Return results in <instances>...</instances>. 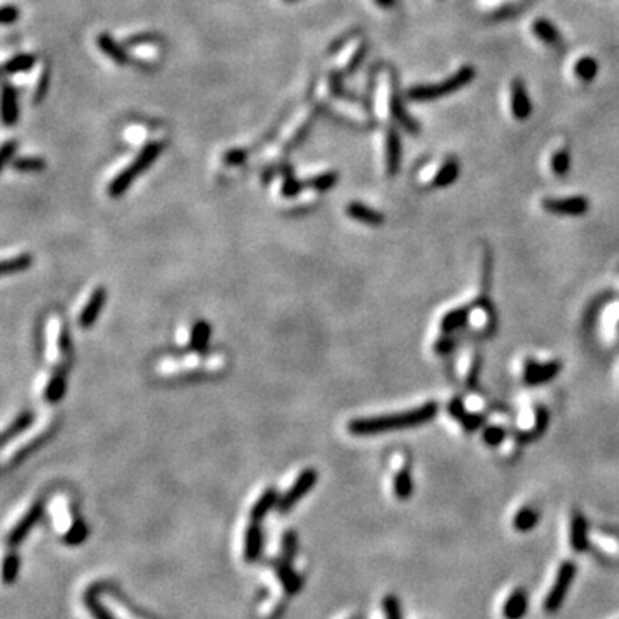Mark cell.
Returning <instances> with one entry per match:
<instances>
[{
    "instance_id": "6da1fadb",
    "label": "cell",
    "mask_w": 619,
    "mask_h": 619,
    "mask_svg": "<svg viewBox=\"0 0 619 619\" xmlns=\"http://www.w3.org/2000/svg\"><path fill=\"white\" fill-rule=\"evenodd\" d=\"M437 415L436 403H425L413 410H406L394 415L370 416V418H356L348 423V430L353 436H375V434L394 432V430H406L430 422Z\"/></svg>"
},
{
    "instance_id": "7a4b0ae2",
    "label": "cell",
    "mask_w": 619,
    "mask_h": 619,
    "mask_svg": "<svg viewBox=\"0 0 619 619\" xmlns=\"http://www.w3.org/2000/svg\"><path fill=\"white\" fill-rule=\"evenodd\" d=\"M160 152H162V143L158 142H152L148 143V145L143 146V150L138 153V157L129 164V167L121 171L119 174L112 179V183L109 184V188H107L109 197L110 198L123 197V194L129 190V186L132 184V181L138 178L139 174H143V172L157 160Z\"/></svg>"
},
{
    "instance_id": "3957f363",
    "label": "cell",
    "mask_w": 619,
    "mask_h": 619,
    "mask_svg": "<svg viewBox=\"0 0 619 619\" xmlns=\"http://www.w3.org/2000/svg\"><path fill=\"white\" fill-rule=\"evenodd\" d=\"M475 77V69L471 66H464L459 69L456 75H452L448 79H444L438 84H420V86H413L408 90V98L415 102H430L437 100V98L445 97L449 93H454V91L461 90L466 84L471 83V79Z\"/></svg>"
},
{
    "instance_id": "277c9868",
    "label": "cell",
    "mask_w": 619,
    "mask_h": 619,
    "mask_svg": "<svg viewBox=\"0 0 619 619\" xmlns=\"http://www.w3.org/2000/svg\"><path fill=\"white\" fill-rule=\"evenodd\" d=\"M574 576H576V565L573 561H563L556 573V580L552 587L549 588L547 595L544 599V611L547 614H554L561 609L563 602L566 600L567 592L573 585Z\"/></svg>"
},
{
    "instance_id": "5b68a950",
    "label": "cell",
    "mask_w": 619,
    "mask_h": 619,
    "mask_svg": "<svg viewBox=\"0 0 619 619\" xmlns=\"http://www.w3.org/2000/svg\"><path fill=\"white\" fill-rule=\"evenodd\" d=\"M316 480H319V471L313 470V468H307L305 471H301L300 477L296 478V482L291 485V489L287 490V492L281 497V500H279L277 506L279 513L282 514L289 513V511L293 510L305 496H307L310 490L315 487Z\"/></svg>"
},
{
    "instance_id": "8992f818",
    "label": "cell",
    "mask_w": 619,
    "mask_h": 619,
    "mask_svg": "<svg viewBox=\"0 0 619 619\" xmlns=\"http://www.w3.org/2000/svg\"><path fill=\"white\" fill-rule=\"evenodd\" d=\"M559 370H561V363L559 361H539L526 358L523 361L521 367V379L528 385H540L552 381L559 374Z\"/></svg>"
},
{
    "instance_id": "52a82bcc",
    "label": "cell",
    "mask_w": 619,
    "mask_h": 619,
    "mask_svg": "<svg viewBox=\"0 0 619 619\" xmlns=\"http://www.w3.org/2000/svg\"><path fill=\"white\" fill-rule=\"evenodd\" d=\"M43 513H45V503H43L42 499L33 503L31 507L26 511V514L17 521V525L14 526V528L10 530L9 535H7V545H9V547H17L20 544H23L26 537H28L29 533H31V530L36 526V523L42 519Z\"/></svg>"
},
{
    "instance_id": "ba28073f",
    "label": "cell",
    "mask_w": 619,
    "mask_h": 619,
    "mask_svg": "<svg viewBox=\"0 0 619 619\" xmlns=\"http://www.w3.org/2000/svg\"><path fill=\"white\" fill-rule=\"evenodd\" d=\"M545 212L556 215L578 217L588 212V200L585 197H567V198H547L542 201Z\"/></svg>"
},
{
    "instance_id": "9c48e42d",
    "label": "cell",
    "mask_w": 619,
    "mask_h": 619,
    "mask_svg": "<svg viewBox=\"0 0 619 619\" xmlns=\"http://www.w3.org/2000/svg\"><path fill=\"white\" fill-rule=\"evenodd\" d=\"M272 567H274L279 583H281L282 590L286 592V595L293 597L296 595V593H300L301 588H303V578H301V574H298L296 571H294L293 563L279 558L275 559V561H272Z\"/></svg>"
},
{
    "instance_id": "30bf717a",
    "label": "cell",
    "mask_w": 619,
    "mask_h": 619,
    "mask_svg": "<svg viewBox=\"0 0 619 619\" xmlns=\"http://www.w3.org/2000/svg\"><path fill=\"white\" fill-rule=\"evenodd\" d=\"M570 547L574 554H583L588 549V525L580 511H573L570 518Z\"/></svg>"
},
{
    "instance_id": "8fae6325",
    "label": "cell",
    "mask_w": 619,
    "mask_h": 619,
    "mask_svg": "<svg viewBox=\"0 0 619 619\" xmlns=\"http://www.w3.org/2000/svg\"><path fill=\"white\" fill-rule=\"evenodd\" d=\"M263 545H265V537L263 530H261L260 523H253L246 528L245 533V545H243V558L246 563H257L260 561L261 554H263Z\"/></svg>"
},
{
    "instance_id": "7c38bea8",
    "label": "cell",
    "mask_w": 619,
    "mask_h": 619,
    "mask_svg": "<svg viewBox=\"0 0 619 619\" xmlns=\"http://www.w3.org/2000/svg\"><path fill=\"white\" fill-rule=\"evenodd\" d=\"M449 415H451L452 418L466 430V432H473V430H477L478 427L482 425V422H484V416L478 415V413L470 411V408L464 406V403L459 399V397H454V399L451 401V404H449Z\"/></svg>"
},
{
    "instance_id": "4fadbf2b",
    "label": "cell",
    "mask_w": 619,
    "mask_h": 619,
    "mask_svg": "<svg viewBox=\"0 0 619 619\" xmlns=\"http://www.w3.org/2000/svg\"><path fill=\"white\" fill-rule=\"evenodd\" d=\"M471 310H473V307H468V305L449 310V312L445 313L441 320L442 337H449L451 334L458 333L459 329H463L466 323H470Z\"/></svg>"
},
{
    "instance_id": "5bb4252c",
    "label": "cell",
    "mask_w": 619,
    "mask_h": 619,
    "mask_svg": "<svg viewBox=\"0 0 619 619\" xmlns=\"http://www.w3.org/2000/svg\"><path fill=\"white\" fill-rule=\"evenodd\" d=\"M105 300H107L105 289H103L102 286L97 287V289L93 291V294L90 296V300H88L86 307L81 310L79 313V326L83 327V329H90V327L97 322L98 315L102 313L103 305H105Z\"/></svg>"
},
{
    "instance_id": "9a60e30c",
    "label": "cell",
    "mask_w": 619,
    "mask_h": 619,
    "mask_svg": "<svg viewBox=\"0 0 619 619\" xmlns=\"http://www.w3.org/2000/svg\"><path fill=\"white\" fill-rule=\"evenodd\" d=\"M528 611V595L525 588H514L510 592L503 604L504 619H523Z\"/></svg>"
},
{
    "instance_id": "2e32d148",
    "label": "cell",
    "mask_w": 619,
    "mask_h": 619,
    "mask_svg": "<svg viewBox=\"0 0 619 619\" xmlns=\"http://www.w3.org/2000/svg\"><path fill=\"white\" fill-rule=\"evenodd\" d=\"M511 110L516 119L523 121L532 114V102L523 81L514 79L511 84Z\"/></svg>"
},
{
    "instance_id": "e0dca14e",
    "label": "cell",
    "mask_w": 619,
    "mask_h": 619,
    "mask_svg": "<svg viewBox=\"0 0 619 619\" xmlns=\"http://www.w3.org/2000/svg\"><path fill=\"white\" fill-rule=\"evenodd\" d=\"M279 500H281V497H279L277 490L275 489L263 490L261 496L257 499V503L253 504L252 511H250V519H252L253 523H261L265 519V516L270 513L275 506H279Z\"/></svg>"
},
{
    "instance_id": "ac0fdd59",
    "label": "cell",
    "mask_w": 619,
    "mask_h": 619,
    "mask_svg": "<svg viewBox=\"0 0 619 619\" xmlns=\"http://www.w3.org/2000/svg\"><path fill=\"white\" fill-rule=\"evenodd\" d=\"M97 45L98 49H100L107 57L112 59L117 66L129 64V54L126 52V49H124L114 36H110L109 33H100V35L97 36Z\"/></svg>"
},
{
    "instance_id": "d6986e66",
    "label": "cell",
    "mask_w": 619,
    "mask_h": 619,
    "mask_svg": "<svg viewBox=\"0 0 619 619\" xmlns=\"http://www.w3.org/2000/svg\"><path fill=\"white\" fill-rule=\"evenodd\" d=\"M20 119V105H17V91L13 84L6 83L2 90V123L6 126H14Z\"/></svg>"
},
{
    "instance_id": "ffe728a7",
    "label": "cell",
    "mask_w": 619,
    "mask_h": 619,
    "mask_svg": "<svg viewBox=\"0 0 619 619\" xmlns=\"http://www.w3.org/2000/svg\"><path fill=\"white\" fill-rule=\"evenodd\" d=\"M385 169L389 176H396L401 169V139L394 129H389V131H387Z\"/></svg>"
},
{
    "instance_id": "44dd1931",
    "label": "cell",
    "mask_w": 619,
    "mask_h": 619,
    "mask_svg": "<svg viewBox=\"0 0 619 619\" xmlns=\"http://www.w3.org/2000/svg\"><path fill=\"white\" fill-rule=\"evenodd\" d=\"M346 213H348L351 219L358 220L361 224H367V226H382L384 224V215L381 212H377L372 206L360 204V201H351L346 206Z\"/></svg>"
},
{
    "instance_id": "7402d4cb",
    "label": "cell",
    "mask_w": 619,
    "mask_h": 619,
    "mask_svg": "<svg viewBox=\"0 0 619 619\" xmlns=\"http://www.w3.org/2000/svg\"><path fill=\"white\" fill-rule=\"evenodd\" d=\"M415 484H413L411 471L408 464L401 463L399 468H396V473L392 478V492L397 500H408L411 497Z\"/></svg>"
},
{
    "instance_id": "603a6c76",
    "label": "cell",
    "mask_w": 619,
    "mask_h": 619,
    "mask_svg": "<svg viewBox=\"0 0 619 619\" xmlns=\"http://www.w3.org/2000/svg\"><path fill=\"white\" fill-rule=\"evenodd\" d=\"M539 519L540 514L535 507L521 506L513 516V528L519 533L532 532V530L539 525Z\"/></svg>"
},
{
    "instance_id": "cb8c5ba5",
    "label": "cell",
    "mask_w": 619,
    "mask_h": 619,
    "mask_svg": "<svg viewBox=\"0 0 619 619\" xmlns=\"http://www.w3.org/2000/svg\"><path fill=\"white\" fill-rule=\"evenodd\" d=\"M458 174H459V162L452 157L445 158V160L442 162L441 167H438V171L436 172V176H434L432 184L436 188H445L458 179Z\"/></svg>"
},
{
    "instance_id": "d4e9b609",
    "label": "cell",
    "mask_w": 619,
    "mask_h": 619,
    "mask_svg": "<svg viewBox=\"0 0 619 619\" xmlns=\"http://www.w3.org/2000/svg\"><path fill=\"white\" fill-rule=\"evenodd\" d=\"M210 335H212V327H210L208 322L205 320H198L197 323L193 326V330H191V349L194 353H204L208 348V342H210Z\"/></svg>"
},
{
    "instance_id": "484cf974",
    "label": "cell",
    "mask_w": 619,
    "mask_h": 619,
    "mask_svg": "<svg viewBox=\"0 0 619 619\" xmlns=\"http://www.w3.org/2000/svg\"><path fill=\"white\" fill-rule=\"evenodd\" d=\"M532 29H533V33H535V36H539L545 45L559 47L563 43L561 33L556 29L554 24L549 23V21H545V20L535 21V23L532 24Z\"/></svg>"
},
{
    "instance_id": "4316f807",
    "label": "cell",
    "mask_w": 619,
    "mask_h": 619,
    "mask_svg": "<svg viewBox=\"0 0 619 619\" xmlns=\"http://www.w3.org/2000/svg\"><path fill=\"white\" fill-rule=\"evenodd\" d=\"M390 114H392L394 119L406 129V131L418 132V124H416V121L411 119V117L406 114L397 91H392V95H390Z\"/></svg>"
},
{
    "instance_id": "83f0119b",
    "label": "cell",
    "mask_w": 619,
    "mask_h": 619,
    "mask_svg": "<svg viewBox=\"0 0 619 619\" xmlns=\"http://www.w3.org/2000/svg\"><path fill=\"white\" fill-rule=\"evenodd\" d=\"M36 55L35 54H20L16 57L9 59V61L3 64V72L6 75H21V72L31 71L36 66Z\"/></svg>"
},
{
    "instance_id": "f1b7e54d",
    "label": "cell",
    "mask_w": 619,
    "mask_h": 619,
    "mask_svg": "<svg viewBox=\"0 0 619 619\" xmlns=\"http://www.w3.org/2000/svg\"><path fill=\"white\" fill-rule=\"evenodd\" d=\"M100 585H93L91 588H88V592L84 593V604H86V609L90 611V614L93 619H116L109 611L103 607V604L98 600V592H100Z\"/></svg>"
},
{
    "instance_id": "f546056e",
    "label": "cell",
    "mask_w": 619,
    "mask_h": 619,
    "mask_svg": "<svg viewBox=\"0 0 619 619\" xmlns=\"http://www.w3.org/2000/svg\"><path fill=\"white\" fill-rule=\"evenodd\" d=\"M88 533H90V530H88V525L84 523V519H75L72 525L69 526L68 532L64 533L62 540H64V544L69 545V547H77V545H81L83 542H86Z\"/></svg>"
},
{
    "instance_id": "4dcf8cb0",
    "label": "cell",
    "mask_w": 619,
    "mask_h": 619,
    "mask_svg": "<svg viewBox=\"0 0 619 619\" xmlns=\"http://www.w3.org/2000/svg\"><path fill=\"white\" fill-rule=\"evenodd\" d=\"M33 422H35V415H33L31 411H23V413H21V415L17 416V418L14 420V422L10 423L9 427H7L6 432L2 434V442H3V444H6V442H9L13 437H16V436H20V434H23L24 430H28L29 427L33 425Z\"/></svg>"
},
{
    "instance_id": "1f68e13d",
    "label": "cell",
    "mask_w": 619,
    "mask_h": 619,
    "mask_svg": "<svg viewBox=\"0 0 619 619\" xmlns=\"http://www.w3.org/2000/svg\"><path fill=\"white\" fill-rule=\"evenodd\" d=\"M478 368H480V355L471 351L463 356L461 363H459V370H461V377L466 384H475L478 375Z\"/></svg>"
},
{
    "instance_id": "d6a6232c",
    "label": "cell",
    "mask_w": 619,
    "mask_h": 619,
    "mask_svg": "<svg viewBox=\"0 0 619 619\" xmlns=\"http://www.w3.org/2000/svg\"><path fill=\"white\" fill-rule=\"evenodd\" d=\"M64 394H66V377L64 374H62V370H59L57 374L52 375L49 384L45 387V399L49 401L50 404H55L64 397Z\"/></svg>"
},
{
    "instance_id": "836d02e7",
    "label": "cell",
    "mask_w": 619,
    "mask_h": 619,
    "mask_svg": "<svg viewBox=\"0 0 619 619\" xmlns=\"http://www.w3.org/2000/svg\"><path fill=\"white\" fill-rule=\"evenodd\" d=\"M20 570H21V558L16 554V552H9V554L6 556V559H3V566H2L3 583L13 585L14 581L17 580Z\"/></svg>"
},
{
    "instance_id": "e575fe53",
    "label": "cell",
    "mask_w": 619,
    "mask_h": 619,
    "mask_svg": "<svg viewBox=\"0 0 619 619\" xmlns=\"http://www.w3.org/2000/svg\"><path fill=\"white\" fill-rule=\"evenodd\" d=\"M31 261L33 258L28 253H23V255H17L13 258H7L3 260L2 263V274L3 275H9V274H17V272H23L26 268L31 267Z\"/></svg>"
},
{
    "instance_id": "d590c367",
    "label": "cell",
    "mask_w": 619,
    "mask_h": 619,
    "mask_svg": "<svg viewBox=\"0 0 619 619\" xmlns=\"http://www.w3.org/2000/svg\"><path fill=\"white\" fill-rule=\"evenodd\" d=\"M571 165V155L567 152V148H559L558 152L552 155L551 158V169L556 176L563 178L570 172Z\"/></svg>"
},
{
    "instance_id": "8d00e7d4",
    "label": "cell",
    "mask_w": 619,
    "mask_h": 619,
    "mask_svg": "<svg viewBox=\"0 0 619 619\" xmlns=\"http://www.w3.org/2000/svg\"><path fill=\"white\" fill-rule=\"evenodd\" d=\"M597 71H599V64L592 57H583L574 64V75L581 81H592L597 76Z\"/></svg>"
},
{
    "instance_id": "74e56055",
    "label": "cell",
    "mask_w": 619,
    "mask_h": 619,
    "mask_svg": "<svg viewBox=\"0 0 619 619\" xmlns=\"http://www.w3.org/2000/svg\"><path fill=\"white\" fill-rule=\"evenodd\" d=\"M339 181V174L335 171H327L322 172V174L315 176L308 181V186H312L313 190L316 191H329L337 184Z\"/></svg>"
},
{
    "instance_id": "f35d334b",
    "label": "cell",
    "mask_w": 619,
    "mask_h": 619,
    "mask_svg": "<svg viewBox=\"0 0 619 619\" xmlns=\"http://www.w3.org/2000/svg\"><path fill=\"white\" fill-rule=\"evenodd\" d=\"M281 547H282L281 558L286 559V561L293 563L294 558H296V554H298V535L294 530H289V532L284 533Z\"/></svg>"
},
{
    "instance_id": "ab89813d",
    "label": "cell",
    "mask_w": 619,
    "mask_h": 619,
    "mask_svg": "<svg viewBox=\"0 0 619 619\" xmlns=\"http://www.w3.org/2000/svg\"><path fill=\"white\" fill-rule=\"evenodd\" d=\"M13 167L20 172H40L45 169V160L38 157H23L13 160Z\"/></svg>"
},
{
    "instance_id": "60d3db41",
    "label": "cell",
    "mask_w": 619,
    "mask_h": 619,
    "mask_svg": "<svg viewBox=\"0 0 619 619\" xmlns=\"http://www.w3.org/2000/svg\"><path fill=\"white\" fill-rule=\"evenodd\" d=\"M301 190H303V183L294 178L293 169H289V171L286 169V171H284V183H282V188H281L282 197L293 198V197H296V194H300Z\"/></svg>"
},
{
    "instance_id": "b9f144b4",
    "label": "cell",
    "mask_w": 619,
    "mask_h": 619,
    "mask_svg": "<svg viewBox=\"0 0 619 619\" xmlns=\"http://www.w3.org/2000/svg\"><path fill=\"white\" fill-rule=\"evenodd\" d=\"M482 438L490 448H496V445L503 444L504 438H506V430L500 425H489L485 427L484 432H482Z\"/></svg>"
},
{
    "instance_id": "7bdbcfd3",
    "label": "cell",
    "mask_w": 619,
    "mask_h": 619,
    "mask_svg": "<svg viewBox=\"0 0 619 619\" xmlns=\"http://www.w3.org/2000/svg\"><path fill=\"white\" fill-rule=\"evenodd\" d=\"M162 38L157 33H135V35L128 36L126 38V47H138V45H155V43H160Z\"/></svg>"
},
{
    "instance_id": "ee69618b",
    "label": "cell",
    "mask_w": 619,
    "mask_h": 619,
    "mask_svg": "<svg viewBox=\"0 0 619 619\" xmlns=\"http://www.w3.org/2000/svg\"><path fill=\"white\" fill-rule=\"evenodd\" d=\"M382 609H384L385 619H403L401 604L396 595H385L384 599H382Z\"/></svg>"
},
{
    "instance_id": "f6af8a7d",
    "label": "cell",
    "mask_w": 619,
    "mask_h": 619,
    "mask_svg": "<svg viewBox=\"0 0 619 619\" xmlns=\"http://www.w3.org/2000/svg\"><path fill=\"white\" fill-rule=\"evenodd\" d=\"M49 83H50V69H49V66H45L42 71V75H40V77H38V84H36L35 97H33V103H35V105H38L40 102H43L47 91H49Z\"/></svg>"
},
{
    "instance_id": "bcb514c9",
    "label": "cell",
    "mask_w": 619,
    "mask_h": 619,
    "mask_svg": "<svg viewBox=\"0 0 619 619\" xmlns=\"http://www.w3.org/2000/svg\"><path fill=\"white\" fill-rule=\"evenodd\" d=\"M329 90L333 91L334 97H337V98H348V100L356 102V98L349 97L348 91H346L344 88H342L341 75H339V72H333V75L329 76Z\"/></svg>"
},
{
    "instance_id": "7dc6e473",
    "label": "cell",
    "mask_w": 619,
    "mask_h": 619,
    "mask_svg": "<svg viewBox=\"0 0 619 619\" xmlns=\"http://www.w3.org/2000/svg\"><path fill=\"white\" fill-rule=\"evenodd\" d=\"M593 542H595L602 551L609 552V554H619V542L611 539V537L602 535V533H595V535H593Z\"/></svg>"
},
{
    "instance_id": "c3c4849f",
    "label": "cell",
    "mask_w": 619,
    "mask_h": 619,
    "mask_svg": "<svg viewBox=\"0 0 619 619\" xmlns=\"http://www.w3.org/2000/svg\"><path fill=\"white\" fill-rule=\"evenodd\" d=\"M365 54H367V43H361L358 49L353 52L351 59H349L348 64H346V75H353V72L358 69V66L363 62Z\"/></svg>"
},
{
    "instance_id": "681fc988",
    "label": "cell",
    "mask_w": 619,
    "mask_h": 619,
    "mask_svg": "<svg viewBox=\"0 0 619 619\" xmlns=\"http://www.w3.org/2000/svg\"><path fill=\"white\" fill-rule=\"evenodd\" d=\"M20 20V9L16 6H3L2 13H0V21L3 26L14 24Z\"/></svg>"
},
{
    "instance_id": "f907efd6",
    "label": "cell",
    "mask_w": 619,
    "mask_h": 619,
    "mask_svg": "<svg viewBox=\"0 0 619 619\" xmlns=\"http://www.w3.org/2000/svg\"><path fill=\"white\" fill-rule=\"evenodd\" d=\"M246 157H248V153H246L245 150L234 148L226 152V155H224V162H226L227 165H241L243 162L246 160Z\"/></svg>"
},
{
    "instance_id": "816d5d0a",
    "label": "cell",
    "mask_w": 619,
    "mask_h": 619,
    "mask_svg": "<svg viewBox=\"0 0 619 619\" xmlns=\"http://www.w3.org/2000/svg\"><path fill=\"white\" fill-rule=\"evenodd\" d=\"M16 150H17V142H14V139L3 143L2 152H0V155H2V167H6V165L10 164V160H13Z\"/></svg>"
},
{
    "instance_id": "f5cc1de1",
    "label": "cell",
    "mask_w": 619,
    "mask_h": 619,
    "mask_svg": "<svg viewBox=\"0 0 619 619\" xmlns=\"http://www.w3.org/2000/svg\"><path fill=\"white\" fill-rule=\"evenodd\" d=\"M356 33H358V31H349V33H346V35L339 36L337 40H334L333 45L329 47V54H335V52L341 50V49H342V45H346V43H348V40L351 38V36H355Z\"/></svg>"
},
{
    "instance_id": "db71d44e",
    "label": "cell",
    "mask_w": 619,
    "mask_h": 619,
    "mask_svg": "<svg viewBox=\"0 0 619 619\" xmlns=\"http://www.w3.org/2000/svg\"><path fill=\"white\" fill-rule=\"evenodd\" d=\"M59 348L62 353H71V335L68 333H62L61 339H59Z\"/></svg>"
},
{
    "instance_id": "11a10c76",
    "label": "cell",
    "mask_w": 619,
    "mask_h": 619,
    "mask_svg": "<svg viewBox=\"0 0 619 619\" xmlns=\"http://www.w3.org/2000/svg\"><path fill=\"white\" fill-rule=\"evenodd\" d=\"M374 2L377 3L379 7H382V9H392V7L397 3V0H374Z\"/></svg>"
},
{
    "instance_id": "9f6ffc18",
    "label": "cell",
    "mask_w": 619,
    "mask_h": 619,
    "mask_svg": "<svg viewBox=\"0 0 619 619\" xmlns=\"http://www.w3.org/2000/svg\"><path fill=\"white\" fill-rule=\"evenodd\" d=\"M284 2H296V0H284Z\"/></svg>"
}]
</instances>
